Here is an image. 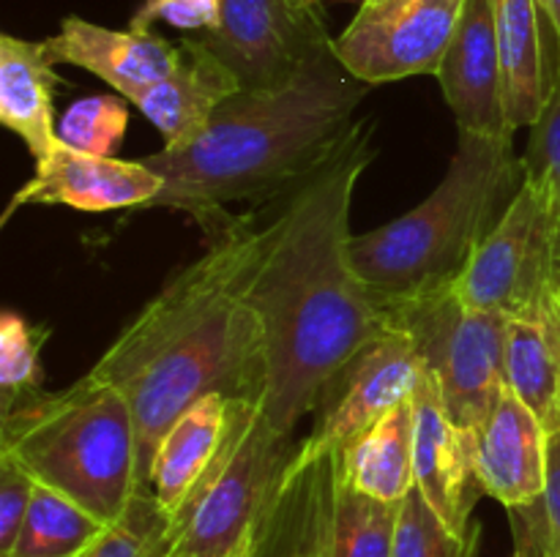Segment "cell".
<instances>
[{
	"label": "cell",
	"mask_w": 560,
	"mask_h": 557,
	"mask_svg": "<svg viewBox=\"0 0 560 557\" xmlns=\"http://www.w3.org/2000/svg\"><path fill=\"white\" fill-rule=\"evenodd\" d=\"M372 137L375 123L361 118L342 151L260 218L246 295L266 339L262 410L284 437L315 413L326 382L392 328V311L350 257V211L375 158Z\"/></svg>",
	"instance_id": "cell-1"
},
{
	"label": "cell",
	"mask_w": 560,
	"mask_h": 557,
	"mask_svg": "<svg viewBox=\"0 0 560 557\" xmlns=\"http://www.w3.org/2000/svg\"><path fill=\"white\" fill-rule=\"evenodd\" d=\"M260 229L246 213L206 238L202 257L164 282L91 369L129 402L142 489L164 431L191 404L208 393L262 402L266 339L246 295Z\"/></svg>",
	"instance_id": "cell-2"
},
{
	"label": "cell",
	"mask_w": 560,
	"mask_h": 557,
	"mask_svg": "<svg viewBox=\"0 0 560 557\" xmlns=\"http://www.w3.org/2000/svg\"><path fill=\"white\" fill-rule=\"evenodd\" d=\"M366 93L337 52L279 85L241 87L195 142L140 158L164 180L148 208L189 213L211 238L233 222L230 205L284 200L342 151Z\"/></svg>",
	"instance_id": "cell-3"
},
{
	"label": "cell",
	"mask_w": 560,
	"mask_h": 557,
	"mask_svg": "<svg viewBox=\"0 0 560 557\" xmlns=\"http://www.w3.org/2000/svg\"><path fill=\"white\" fill-rule=\"evenodd\" d=\"M525 180L514 134L457 131V151L441 183L413 211L353 235L350 257L372 293L388 306L457 287L487 235Z\"/></svg>",
	"instance_id": "cell-4"
},
{
	"label": "cell",
	"mask_w": 560,
	"mask_h": 557,
	"mask_svg": "<svg viewBox=\"0 0 560 557\" xmlns=\"http://www.w3.org/2000/svg\"><path fill=\"white\" fill-rule=\"evenodd\" d=\"M0 453L104 524L142 489L129 402L91 371L66 391H38L0 415Z\"/></svg>",
	"instance_id": "cell-5"
},
{
	"label": "cell",
	"mask_w": 560,
	"mask_h": 557,
	"mask_svg": "<svg viewBox=\"0 0 560 557\" xmlns=\"http://www.w3.org/2000/svg\"><path fill=\"white\" fill-rule=\"evenodd\" d=\"M295 448L293 437L273 429L260 399H238L222 451L173 517V555L244 557L255 552Z\"/></svg>",
	"instance_id": "cell-6"
},
{
	"label": "cell",
	"mask_w": 560,
	"mask_h": 557,
	"mask_svg": "<svg viewBox=\"0 0 560 557\" xmlns=\"http://www.w3.org/2000/svg\"><path fill=\"white\" fill-rule=\"evenodd\" d=\"M392 325L410 333L446 413L474 440L506 393L509 317L465 304L452 287L392 309Z\"/></svg>",
	"instance_id": "cell-7"
},
{
	"label": "cell",
	"mask_w": 560,
	"mask_h": 557,
	"mask_svg": "<svg viewBox=\"0 0 560 557\" xmlns=\"http://www.w3.org/2000/svg\"><path fill=\"white\" fill-rule=\"evenodd\" d=\"M457 293L465 304L503 317L560 306V200L550 186L525 175Z\"/></svg>",
	"instance_id": "cell-8"
},
{
	"label": "cell",
	"mask_w": 560,
	"mask_h": 557,
	"mask_svg": "<svg viewBox=\"0 0 560 557\" xmlns=\"http://www.w3.org/2000/svg\"><path fill=\"white\" fill-rule=\"evenodd\" d=\"M424 360L408 331L392 325L359 349L323 388L310 437L295 462L339 457L383 415L410 402L424 382Z\"/></svg>",
	"instance_id": "cell-9"
},
{
	"label": "cell",
	"mask_w": 560,
	"mask_h": 557,
	"mask_svg": "<svg viewBox=\"0 0 560 557\" xmlns=\"http://www.w3.org/2000/svg\"><path fill=\"white\" fill-rule=\"evenodd\" d=\"M200 38L244 87L288 82L337 52L323 0H222V20Z\"/></svg>",
	"instance_id": "cell-10"
},
{
	"label": "cell",
	"mask_w": 560,
	"mask_h": 557,
	"mask_svg": "<svg viewBox=\"0 0 560 557\" xmlns=\"http://www.w3.org/2000/svg\"><path fill=\"white\" fill-rule=\"evenodd\" d=\"M463 9L465 0H383L361 5L337 38V58L370 87L438 74Z\"/></svg>",
	"instance_id": "cell-11"
},
{
	"label": "cell",
	"mask_w": 560,
	"mask_h": 557,
	"mask_svg": "<svg viewBox=\"0 0 560 557\" xmlns=\"http://www.w3.org/2000/svg\"><path fill=\"white\" fill-rule=\"evenodd\" d=\"M282 486L310 522L326 557H394L399 506L355 489L339 457L290 462Z\"/></svg>",
	"instance_id": "cell-12"
},
{
	"label": "cell",
	"mask_w": 560,
	"mask_h": 557,
	"mask_svg": "<svg viewBox=\"0 0 560 557\" xmlns=\"http://www.w3.org/2000/svg\"><path fill=\"white\" fill-rule=\"evenodd\" d=\"M164 189L162 175L145 162L93 156L55 142L36 162V173L14 191L5 205L3 224L25 205H66L82 213H107L140 208L145 211Z\"/></svg>",
	"instance_id": "cell-13"
},
{
	"label": "cell",
	"mask_w": 560,
	"mask_h": 557,
	"mask_svg": "<svg viewBox=\"0 0 560 557\" xmlns=\"http://www.w3.org/2000/svg\"><path fill=\"white\" fill-rule=\"evenodd\" d=\"M413 484L448 530L468 535L481 486L474 473L470 437L446 413L430 375L413 396Z\"/></svg>",
	"instance_id": "cell-14"
},
{
	"label": "cell",
	"mask_w": 560,
	"mask_h": 557,
	"mask_svg": "<svg viewBox=\"0 0 560 557\" xmlns=\"http://www.w3.org/2000/svg\"><path fill=\"white\" fill-rule=\"evenodd\" d=\"M435 76L457 120V131L485 137L514 134L503 104V69L492 0H465L457 31Z\"/></svg>",
	"instance_id": "cell-15"
},
{
	"label": "cell",
	"mask_w": 560,
	"mask_h": 557,
	"mask_svg": "<svg viewBox=\"0 0 560 557\" xmlns=\"http://www.w3.org/2000/svg\"><path fill=\"white\" fill-rule=\"evenodd\" d=\"M547 446L550 431L539 415L506 388L470 440L481 491L509 511L534 506L545 491Z\"/></svg>",
	"instance_id": "cell-16"
},
{
	"label": "cell",
	"mask_w": 560,
	"mask_h": 557,
	"mask_svg": "<svg viewBox=\"0 0 560 557\" xmlns=\"http://www.w3.org/2000/svg\"><path fill=\"white\" fill-rule=\"evenodd\" d=\"M241 87L235 71L202 38H184L167 74L131 104L162 131L164 151H180L208 129L217 109Z\"/></svg>",
	"instance_id": "cell-17"
},
{
	"label": "cell",
	"mask_w": 560,
	"mask_h": 557,
	"mask_svg": "<svg viewBox=\"0 0 560 557\" xmlns=\"http://www.w3.org/2000/svg\"><path fill=\"white\" fill-rule=\"evenodd\" d=\"M44 42L55 63L91 71L129 102L167 74L178 49L153 31H113L82 16H66L60 31Z\"/></svg>",
	"instance_id": "cell-18"
},
{
	"label": "cell",
	"mask_w": 560,
	"mask_h": 557,
	"mask_svg": "<svg viewBox=\"0 0 560 557\" xmlns=\"http://www.w3.org/2000/svg\"><path fill=\"white\" fill-rule=\"evenodd\" d=\"M238 399L208 393L164 431L151 467V491L175 517L222 451Z\"/></svg>",
	"instance_id": "cell-19"
},
{
	"label": "cell",
	"mask_w": 560,
	"mask_h": 557,
	"mask_svg": "<svg viewBox=\"0 0 560 557\" xmlns=\"http://www.w3.org/2000/svg\"><path fill=\"white\" fill-rule=\"evenodd\" d=\"M60 82L47 42L0 36V120L36 162L58 142L55 93Z\"/></svg>",
	"instance_id": "cell-20"
},
{
	"label": "cell",
	"mask_w": 560,
	"mask_h": 557,
	"mask_svg": "<svg viewBox=\"0 0 560 557\" xmlns=\"http://www.w3.org/2000/svg\"><path fill=\"white\" fill-rule=\"evenodd\" d=\"M495 3L498 49L503 69V104L509 129L534 126L556 82L545 49V14L536 0H492Z\"/></svg>",
	"instance_id": "cell-21"
},
{
	"label": "cell",
	"mask_w": 560,
	"mask_h": 557,
	"mask_svg": "<svg viewBox=\"0 0 560 557\" xmlns=\"http://www.w3.org/2000/svg\"><path fill=\"white\" fill-rule=\"evenodd\" d=\"M506 388L550 435L560 429V306L509 317Z\"/></svg>",
	"instance_id": "cell-22"
},
{
	"label": "cell",
	"mask_w": 560,
	"mask_h": 557,
	"mask_svg": "<svg viewBox=\"0 0 560 557\" xmlns=\"http://www.w3.org/2000/svg\"><path fill=\"white\" fill-rule=\"evenodd\" d=\"M339 464L350 484L364 495L402 502L413 489V399L383 415L359 437Z\"/></svg>",
	"instance_id": "cell-23"
},
{
	"label": "cell",
	"mask_w": 560,
	"mask_h": 557,
	"mask_svg": "<svg viewBox=\"0 0 560 557\" xmlns=\"http://www.w3.org/2000/svg\"><path fill=\"white\" fill-rule=\"evenodd\" d=\"M104 528L80 502L36 484L20 535L3 557H80Z\"/></svg>",
	"instance_id": "cell-24"
},
{
	"label": "cell",
	"mask_w": 560,
	"mask_h": 557,
	"mask_svg": "<svg viewBox=\"0 0 560 557\" xmlns=\"http://www.w3.org/2000/svg\"><path fill=\"white\" fill-rule=\"evenodd\" d=\"M173 517L159 506L151 489H140L129 508L102 530L80 557H170Z\"/></svg>",
	"instance_id": "cell-25"
},
{
	"label": "cell",
	"mask_w": 560,
	"mask_h": 557,
	"mask_svg": "<svg viewBox=\"0 0 560 557\" xmlns=\"http://www.w3.org/2000/svg\"><path fill=\"white\" fill-rule=\"evenodd\" d=\"M49 331L16 311L0 315V415L42 388V347Z\"/></svg>",
	"instance_id": "cell-26"
},
{
	"label": "cell",
	"mask_w": 560,
	"mask_h": 557,
	"mask_svg": "<svg viewBox=\"0 0 560 557\" xmlns=\"http://www.w3.org/2000/svg\"><path fill=\"white\" fill-rule=\"evenodd\" d=\"M129 126L124 98L96 93L71 104L58 120V140L74 151L93 156H115Z\"/></svg>",
	"instance_id": "cell-27"
},
{
	"label": "cell",
	"mask_w": 560,
	"mask_h": 557,
	"mask_svg": "<svg viewBox=\"0 0 560 557\" xmlns=\"http://www.w3.org/2000/svg\"><path fill=\"white\" fill-rule=\"evenodd\" d=\"M479 549V530L459 535L441 522L435 511L427 506L419 489H410L399 506V528L394 557H476Z\"/></svg>",
	"instance_id": "cell-28"
},
{
	"label": "cell",
	"mask_w": 560,
	"mask_h": 557,
	"mask_svg": "<svg viewBox=\"0 0 560 557\" xmlns=\"http://www.w3.org/2000/svg\"><path fill=\"white\" fill-rule=\"evenodd\" d=\"M514 535L523 538L539 557H560V429L547 446L545 491L534 506L512 511Z\"/></svg>",
	"instance_id": "cell-29"
},
{
	"label": "cell",
	"mask_w": 560,
	"mask_h": 557,
	"mask_svg": "<svg viewBox=\"0 0 560 557\" xmlns=\"http://www.w3.org/2000/svg\"><path fill=\"white\" fill-rule=\"evenodd\" d=\"M255 557H326L310 522L284 486L279 489L277 502L257 535Z\"/></svg>",
	"instance_id": "cell-30"
},
{
	"label": "cell",
	"mask_w": 560,
	"mask_h": 557,
	"mask_svg": "<svg viewBox=\"0 0 560 557\" xmlns=\"http://www.w3.org/2000/svg\"><path fill=\"white\" fill-rule=\"evenodd\" d=\"M523 167L528 178H536L550 186L560 200V66L545 109L536 118V123L530 126V140L528 151L523 156Z\"/></svg>",
	"instance_id": "cell-31"
},
{
	"label": "cell",
	"mask_w": 560,
	"mask_h": 557,
	"mask_svg": "<svg viewBox=\"0 0 560 557\" xmlns=\"http://www.w3.org/2000/svg\"><path fill=\"white\" fill-rule=\"evenodd\" d=\"M222 20V0H145L129 27L153 31L156 22L178 27V31L211 33Z\"/></svg>",
	"instance_id": "cell-32"
},
{
	"label": "cell",
	"mask_w": 560,
	"mask_h": 557,
	"mask_svg": "<svg viewBox=\"0 0 560 557\" xmlns=\"http://www.w3.org/2000/svg\"><path fill=\"white\" fill-rule=\"evenodd\" d=\"M33 491H36V478L20 462L0 453V557L14 546L31 508Z\"/></svg>",
	"instance_id": "cell-33"
},
{
	"label": "cell",
	"mask_w": 560,
	"mask_h": 557,
	"mask_svg": "<svg viewBox=\"0 0 560 557\" xmlns=\"http://www.w3.org/2000/svg\"><path fill=\"white\" fill-rule=\"evenodd\" d=\"M545 14L547 25H550L552 38H556V47H558V63H560V0H536Z\"/></svg>",
	"instance_id": "cell-34"
},
{
	"label": "cell",
	"mask_w": 560,
	"mask_h": 557,
	"mask_svg": "<svg viewBox=\"0 0 560 557\" xmlns=\"http://www.w3.org/2000/svg\"><path fill=\"white\" fill-rule=\"evenodd\" d=\"M512 557H534V552H530L528 546H525V541L514 538V552H512Z\"/></svg>",
	"instance_id": "cell-35"
},
{
	"label": "cell",
	"mask_w": 560,
	"mask_h": 557,
	"mask_svg": "<svg viewBox=\"0 0 560 557\" xmlns=\"http://www.w3.org/2000/svg\"><path fill=\"white\" fill-rule=\"evenodd\" d=\"M375 3H383V0H364L361 5H375Z\"/></svg>",
	"instance_id": "cell-36"
},
{
	"label": "cell",
	"mask_w": 560,
	"mask_h": 557,
	"mask_svg": "<svg viewBox=\"0 0 560 557\" xmlns=\"http://www.w3.org/2000/svg\"><path fill=\"white\" fill-rule=\"evenodd\" d=\"M514 538H517V535H514ZM520 541H523V538H520ZM525 546H528V544H525ZM528 549H530V546H528ZM530 552H534V549H530ZM534 557H539V555H536V552H534Z\"/></svg>",
	"instance_id": "cell-37"
},
{
	"label": "cell",
	"mask_w": 560,
	"mask_h": 557,
	"mask_svg": "<svg viewBox=\"0 0 560 557\" xmlns=\"http://www.w3.org/2000/svg\"><path fill=\"white\" fill-rule=\"evenodd\" d=\"M244 557H255V552H249V555H244Z\"/></svg>",
	"instance_id": "cell-38"
},
{
	"label": "cell",
	"mask_w": 560,
	"mask_h": 557,
	"mask_svg": "<svg viewBox=\"0 0 560 557\" xmlns=\"http://www.w3.org/2000/svg\"><path fill=\"white\" fill-rule=\"evenodd\" d=\"M170 557H175V555H170Z\"/></svg>",
	"instance_id": "cell-39"
},
{
	"label": "cell",
	"mask_w": 560,
	"mask_h": 557,
	"mask_svg": "<svg viewBox=\"0 0 560 557\" xmlns=\"http://www.w3.org/2000/svg\"><path fill=\"white\" fill-rule=\"evenodd\" d=\"M361 3H364V0H361Z\"/></svg>",
	"instance_id": "cell-40"
},
{
	"label": "cell",
	"mask_w": 560,
	"mask_h": 557,
	"mask_svg": "<svg viewBox=\"0 0 560 557\" xmlns=\"http://www.w3.org/2000/svg\"><path fill=\"white\" fill-rule=\"evenodd\" d=\"M558 66H560V63H558Z\"/></svg>",
	"instance_id": "cell-41"
}]
</instances>
